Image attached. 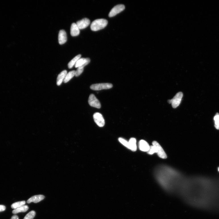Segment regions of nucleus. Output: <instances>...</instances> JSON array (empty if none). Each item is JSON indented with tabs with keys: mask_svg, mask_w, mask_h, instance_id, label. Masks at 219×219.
Here are the masks:
<instances>
[{
	"mask_svg": "<svg viewBox=\"0 0 219 219\" xmlns=\"http://www.w3.org/2000/svg\"><path fill=\"white\" fill-rule=\"evenodd\" d=\"M108 21L106 19H98L94 20L91 25V29L94 31H97L106 27Z\"/></svg>",
	"mask_w": 219,
	"mask_h": 219,
	"instance_id": "obj_1",
	"label": "nucleus"
},
{
	"mask_svg": "<svg viewBox=\"0 0 219 219\" xmlns=\"http://www.w3.org/2000/svg\"><path fill=\"white\" fill-rule=\"evenodd\" d=\"M183 96V94L181 92L177 93L173 98L172 100H169L168 102L172 104L173 108L177 107L180 104Z\"/></svg>",
	"mask_w": 219,
	"mask_h": 219,
	"instance_id": "obj_2",
	"label": "nucleus"
},
{
	"mask_svg": "<svg viewBox=\"0 0 219 219\" xmlns=\"http://www.w3.org/2000/svg\"><path fill=\"white\" fill-rule=\"evenodd\" d=\"M152 145L155 146L156 148V153L160 158L165 159L167 158V156L162 147L159 143L156 141H153Z\"/></svg>",
	"mask_w": 219,
	"mask_h": 219,
	"instance_id": "obj_3",
	"label": "nucleus"
},
{
	"mask_svg": "<svg viewBox=\"0 0 219 219\" xmlns=\"http://www.w3.org/2000/svg\"><path fill=\"white\" fill-rule=\"evenodd\" d=\"M113 87V85L110 83H101L92 85L90 86L91 90H100L110 89Z\"/></svg>",
	"mask_w": 219,
	"mask_h": 219,
	"instance_id": "obj_4",
	"label": "nucleus"
},
{
	"mask_svg": "<svg viewBox=\"0 0 219 219\" xmlns=\"http://www.w3.org/2000/svg\"><path fill=\"white\" fill-rule=\"evenodd\" d=\"M88 102L89 104L91 107L98 109L100 108L101 107L99 100L94 94H92L90 95Z\"/></svg>",
	"mask_w": 219,
	"mask_h": 219,
	"instance_id": "obj_5",
	"label": "nucleus"
},
{
	"mask_svg": "<svg viewBox=\"0 0 219 219\" xmlns=\"http://www.w3.org/2000/svg\"><path fill=\"white\" fill-rule=\"evenodd\" d=\"M93 118L95 123L98 126L103 127L104 125L105 120L101 114L98 112L96 113L93 115Z\"/></svg>",
	"mask_w": 219,
	"mask_h": 219,
	"instance_id": "obj_6",
	"label": "nucleus"
},
{
	"mask_svg": "<svg viewBox=\"0 0 219 219\" xmlns=\"http://www.w3.org/2000/svg\"><path fill=\"white\" fill-rule=\"evenodd\" d=\"M125 6L122 4L118 5L114 7L109 13V16L112 17L115 16L125 9Z\"/></svg>",
	"mask_w": 219,
	"mask_h": 219,
	"instance_id": "obj_7",
	"label": "nucleus"
},
{
	"mask_svg": "<svg viewBox=\"0 0 219 219\" xmlns=\"http://www.w3.org/2000/svg\"><path fill=\"white\" fill-rule=\"evenodd\" d=\"M89 19L84 18L77 22V24L80 29H83L87 28L90 24Z\"/></svg>",
	"mask_w": 219,
	"mask_h": 219,
	"instance_id": "obj_8",
	"label": "nucleus"
},
{
	"mask_svg": "<svg viewBox=\"0 0 219 219\" xmlns=\"http://www.w3.org/2000/svg\"><path fill=\"white\" fill-rule=\"evenodd\" d=\"M90 61L89 58H80L78 60L75 64V67L77 68L80 67L84 68L89 63Z\"/></svg>",
	"mask_w": 219,
	"mask_h": 219,
	"instance_id": "obj_9",
	"label": "nucleus"
},
{
	"mask_svg": "<svg viewBox=\"0 0 219 219\" xmlns=\"http://www.w3.org/2000/svg\"><path fill=\"white\" fill-rule=\"evenodd\" d=\"M66 32L64 30H60L59 34L58 40L60 45H63L67 42V37Z\"/></svg>",
	"mask_w": 219,
	"mask_h": 219,
	"instance_id": "obj_10",
	"label": "nucleus"
},
{
	"mask_svg": "<svg viewBox=\"0 0 219 219\" xmlns=\"http://www.w3.org/2000/svg\"><path fill=\"white\" fill-rule=\"evenodd\" d=\"M139 145L140 150L144 152H147L150 146L148 143L143 140L139 141Z\"/></svg>",
	"mask_w": 219,
	"mask_h": 219,
	"instance_id": "obj_11",
	"label": "nucleus"
},
{
	"mask_svg": "<svg viewBox=\"0 0 219 219\" xmlns=\"http://www.w3.org/2000/svg\"><path fill=\"white\" fill-rule=\"evenodd\" d=\"M45 197L42 195H38L33 196L28 199L27 201L28 204L33 202L34 203H37L44 199Z\"/></svg>",
	"mask_w": 219,
	"mask_h": 219,
	"instance_id": "obj_12",
	"label": "nucleus"
},
{
	"mask_svg": "<svg viewBox=\"0 0 219 219\" xmlns=\"http://www.w3.org/2000/svg\"><path fill=\"white\" fill-rule=\"evenodd\" d=\"M80 33V29L77 24L73 23L71 25V34L72 36H76Z\"/></svg>",
	"mask_w": 219,
	"mask_h": 219,
	"instance_id": "obj_13",
	"label": "nucleus"
},
{
	"mask_svg": "<svg viewBox=\"0 0 219 219\" xmlns=\"http://www.w3.org/2000/svg\"><path fill=\"white\" fill-rule=\"evenodd\" d=\"M67 74V71L66 70L61 72L59 75L57 79V84L58 86H60L62 84L64 78Z\"/></svg>",
	"mask_w": 219,
	"mask_h": 219,
	"instance_id": "obj_14",
	"label": "nucleus"
},
{
	"mask_svg": "<svg viewBox=\"0 0 219 219\" xmlns=\"http://www.w3.org/2000/svg\"><path fill=\"white\" fill-rule=\"evenodd\" d=\"M129 149L133 151L137 150V140L134 138H131L129 141Z\"/></svg>",
	"mask_w": 219,
	"mask_h": 219,
	"instance_id": "obj_15",
	"label": "nucleus"
},
{
	"mask_svg": "<svg viewBox=\"0 0 219 219\" xmlns=\"http://www.w3.org/2000/svg\"><path fill=\"white\" fill-rule=\"evenodd\" d=\"M28 206L24 205L23 206L13 210L12 213L15 214L21 212H25L28 211Z\"/></svg>",
	"mask_w": 219,
	"mask_h": 219,
	"instance_id": "obj_16",
	"label": "nucleus"
},
{
	"mask_svg": "<svg viewBox=\"0 0 219 219\" xmlns=\"http://www.w3.org/2000/svg\"><path fill=\"white\" fill-rule=\"evenodd\" d=\"M81 55L79 54L73 59L68 64V67L69 69L72 68L74 65H75L78 60L81 57Z\"/></svg>",
	"mask_w": 219,
	"mask_h": 219,
	"instance_id": "obj_17",
	"label": "nucleus"
},
{
	"mask_svg": "<svg viewBox=\"0 0 219 219\" xmlns=\"http://www.w3.org/2000/svg\"><path fill=\"white\" fill-rule=\"evenodd\" d=\"M76 71H70L67 73L66 76L63 82L64 83H67L74 76H75Z\"/></svg>",
	"mask_w": 219,
	"mask_h": 219,
	"instance_id": "obj_18",
	"label": "nucleus"
},
{
	"mask_svg": "<svg viewBox=\"0 0 219 219\" xmlns=\"http://www.w3.org/2000/svg\"><path fill=\"white\" fill-rule=\"evenodd\" d=\"M26 203L25 201H22L16 202L12 204L11 205L12 208L16 209L24 205Z\"/></svg>",
	"mask_w": 219,
	"mask_h": 219,
	"instance_id": "obj_19",
	"label": "nucleus"
},
{
	"mask_svg": "<svg viewBox=\"0 0 219 219\" xmlns=\"http://www.w3.org/2000/svg\"><path fill=\"white\" fill-rule=\"evenodd\" d=\"M36 214V212L34 211H32L28 213L23 219H33Z\"/></svg>",
	"mask_w": 219,
	"mask_h": 219,
	"instance_id": "obj_20",
	"label": "nucleus"
},
{
	"mask_svg": "<svg viewBox=\"0 0 219 219\" xmlns=\"http://www.w3.org/2000/svg\"><path fill=\"white\" fill-rule=\"evenodd\" d=\"M214 120L215 122V127L217 129H219V114L217 113L214 117Z\"/></svg>",
	"mask_w": 219,
	"mask_h": 219,
	"instance_id": "obj_21",
	"label": "nucleus"
},
{
	"mask_svg": "<svg viewBox=\"0 0 219 219\" xmlns=\"http://www.w3.org/2000/svg\"><path fill=\"white\" fill-rule=\"evenodd\" d=\"M119 141L122 144L128 148H129V142L126 141L125 139L122 138H119Z\"/></svg>",
	"mask_w": 219,
	"mask_h": 219,
	"instance_id": "obj_22",
	"label": "nucleus"
},
{
	"mask_svg": "<svg viewBox=\"0 0 219 219\" xmlns=\"http://www.w3.org/2000/svg\"><path fill=\"white\" fill-rule=\"evenodd\" d=\"M84 68L82 67H80L78 68L77 69L75 72V76L78 77L80 76L84 71Z\"/></svg>",
	"mask_w": 219,
	"mask_h": 219,
	"instance_id": "obj_23",
	"label": "nucleus"
},
{
	"mask_svg": "<svg viewBox=\"0 0 219 219\" xmlns=\"http://www.w3.org/2000/svg\"><path fill=\"white\" fill-rule=\"evenodd\" d=\"M148 154L152 155L156 153V148L154 146L152 145L150 146L149 150L147 152Z\"/></svg>",
	"mask_w": 219,
	"mask_h": 219,
	"instance_id": "obj_24",
	"label": "nucleus"
},
{
	"mask_svg": "<svg viewBox=\"0 0 219 219\" xmlns=\"http://www.w3.org/2000/svg\"><path fill=\"white\" fill-rule=\"evenodd\" d=\"M6 209V207L5 206L0 205V212H3Z\"/></svg>",
	"mask_w": 219,
	"mask_h": 219,
	"instance_id": "obj_25",
	"label": "nucleus"
},
{
	"mask_svg": "<svg viewBox=\"0 0 219 219\" xmlns=\"http://www.w3.org/2000/svg\"><path fill=\"white\" fill-rule=\"evenodd\" d=\"M11 219H19V217L16 215H14L13 216Z\"/></svg>",
	"mask_w": 219,
	"mask_h": 219,
	"instance_id": "obj_26",
	"label": "nucleus"
},
{
	"mask_svg": "<svg viewBox=\"0 0 219 219\" xmlns=\"http://www.w3.org/2000/svg\"><path fill=\"white\" fill-rule=\"evenodd\" d=\"M218 171L219 172V168L218 169Z\"/></svg>",
	"mask_w": 219,
	"mask_h": 219,
	"instance_id": "obj_27",
	"label": "nucleus"
}]
</instances>
